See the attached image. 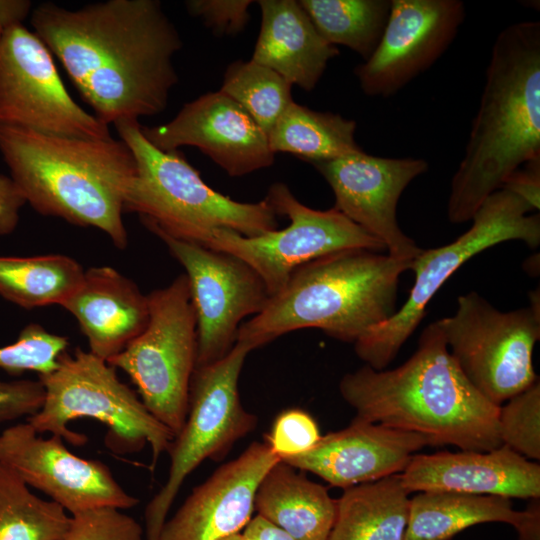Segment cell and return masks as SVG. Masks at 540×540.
<instances>
[{
    "mask_svg": "<svg viewBox=\"0 0 540 540\" xmlns=\"http://www.w3.org/2000/svg\"><path fill=\"white\" fill-rule=\"evenodd\" d=\"M426 446H433L426 436L354 417L346 428L321 436L308 452L282 461L346 489L401 474Z\"/></svg>",
    "mask_w": 540,
    "mask_h": 540,
    "instance_id": "obj_20",
    "label": "cell"
},
{
    "mask_svg": "<svg viewBox=\"0 0 540 540\" xmlns=\"http://www.w3.org/2000/svg\"><path fill=\"white\" fill-rule=\"evenodd\" d=\"M292 85L253 60H236L226 69L220 91L237 102L268 136L293 102Z\"/></svg>",
    "mask_w": 540,
    "mask_h": 540,
    "instance_id": "obj_31",
    "label": "cell"
},
{
    "mask_svg": "<svg viewBox=\"0 0 540 540\" xmlns=\"http://www.w3.org/2000/svg\"><path fill=\"white\" fill-rule=\"evenodd\" d=\"M356 122L292 102L269 132L270 150L291 153L311 164L362 151L355 140Z\"/></svg>",
    "mask_w": 540,
    "mask_h": 540,
    "instance_id": "obj_27",
    "label": "cell"
},
{
    "mask_svg": "<svg viewBox=\"0 0 540 540\" xmlns=\"http://www.w3.org/2000/svg\"><path fill=\"white\" fill-rule=\"evenodd\" d=\"M400 476L410 493L451 491L527 500L540 497V465L505 445L489 451L415 454Z\"/></svg>",
    "mask_w": 540,
    "mask_h": 540,
    "instance_id": "obj_21",
    "label": "cell"
},
{
    "mask_svg": "<svg viewBox=\"0 0 540 540\" xmlns=\"http://www.w3.org/2000/svg\"><path fill=\"white\" fill-rule=\"evenodd\" d=\"M31 25L102 123L165 110L183 44L160 1L106 0L76 10L43 2Z\"/></svg>",
    "mask_w": 540,
    "mask_h": 540,
    "instance_id": "obj_1",
    "label": "cell"
},
{
    "mask_svg": "<svg viewBox=\"0 0 540 540\" xmlns=\"http://www.w3.org/2000/svg\"><path fill=\"white\" fill-rule=\"evenodd\" d=\"M319 34L367 60L384 32L391 0H300Z\"/></svg>",
    "mask_w": 540,
    "mask_h": 540,
    "instance_id": "obj_29",
    "label": "cell"
},
{
    "mask_svg": "<svg viewBox=\"0 0 540 540\" xmlns=\"http://www.w3.org/2000/svg\"><path fill=\"white\" fill-rule=\"evenodd\" d=\"M314 418L304 410L288 409L275 419L267 443L280 460L311 450L321 438Z\"/></svg>",
    "mask_w": 540,
    "mask_h": 540,
    "instance_id": "obj_35",
    "label": "cell"
},
{
    "mask_svg": "<svg viewBox=\"0 0 540 540\" xmlns=\"http://www.w3.org/2000/svg\"><path fill=\"white\" fill-rule=\"evenodd\" d=\"M38 379L45 390L44 402L27 418L37 433H51L72 445H82L87 437L68 425L79 418H92L105 425L104 441L113 453H135L149 444L152 469L162 453H168L175 435L147 410L106 360L77 347L72 353L65 351L57 368Z\"/></svg>",
    "mask_w": 540,
    "mask_h": 540,
    "instance_id": "obj_7",
    "label": "cell"
},
{
    "mask_svg": "<svg viewBox=\"0 0 540 540\" xmlns=\"http://www.w3.org/2000/svg\"><path fill=\"white\" fill-rule=\"evenodd\" d=\"M540 157V22L526 20L496 37L465 152L451 180L447 216L471 220L507 177Z\"/></svg>",
    "mask_w": 540,
    "mask_h": 540,
    "instance_id": "obj_3",
    "label": "cell"
},
{
    "mask_svg": "<svg viewBox=\"0 0 540 540\" xmlns=\"http://www.w3.org/2000/svg\"><path fill=\"white\" fill-rule=\"evenodd\" d=\"M113 125L136 161L124 212L138 214L151 232L199 243L213 229L254 237L278 228L277 215L265 198L255 203L233 200L208 186L178 150L154 147L139 121L124 119Z\"/></svg>",
    "mask_w": 540,
    "mask_h": 540,
    "instance_id": "obj_6",
    "label": "cell"
},
{
    "mask_svg": "<svg viewBox=\"0 0 540 540\" xmlns=\"http://www.w3.org/2000/svg\"><path fill=\"white\" fill-rule=\"evenodd\" d=\"M67 337L47 331L37 323L26 325L17 340L0 347V369L11 375L34 371L38 376L54 371L67 351Z\"/></svg>",
    "mask_w": 540,
    "mask_h": 540,
    "instance_id": "obj_33",
    "label": "cell"
},
{
    "mask_svg": "<svg viewBox=\"0 0 540 540\" xmlns=\"http://www.w3.org/2000/svg\"><path fill=\"white\" fill-rule=\"evenodd\" d=\"M528 501L513 527L518 533V540H540V497Z\"/></svg>",
    "mask_w": 540,
    "mask_h": 540,
    "instance_id": "obj_40",
    "label": "cell"
},
{
    "mask_svg": "<svg viewBox=\"0 0 540 540\" xmlns=\"http://www.w3.org/2000/svg\"><path fill=\"white\" fill-rule=\"evenodd\" d=\"M45 390L36 380H0V423L30 417L43 405Z\"/></svg>",
    "mask_w": 540,
    "mask_h": 540,
    "instance_id": "obj_37",
    "label": "cell"
},
{
    "mask_svg": "<svg viewBox=\"0 0 540 540\" xmlns=\"http://www.w3.org/2000/svg\"><path fill=\"white\" fill-rule=\"evenodd\" d=\"M70 516L64 540H143L141 525L116 507H96Z\"/></svg>",
    "mask_w": 540,
    "mask_h": 540,
    "instance_id": "obj_34",
    "label": "cell"
},
{
    "mask_svg": "<svg viewBox=\"0 0 540 540\" xmlns=\"http://www.w3.org/2000/svg\"><path fill=\"white\" fill-rule=\"evenodd\" d=\"M26 204L24 197L13 182L0 174V234H9L19 222L20 209Z\"/></svg>",
    "mask_w": 540,
    "mask_h": 540,
    "instance_id": "obj_39",
    "label": "cell"
},
{
    "mask_svg": "<svg viewBox=\"0 0 540 540\" xmlns=\"http://www.w3.org/2000/svg\"><path fill=\"white\" fill-rule=\"evenodd\" d=\"M255 509L294 540H328L337 499L326 487L279 460L259 484Z\"/></svg>",
    "mask_w": 540,
    "mask_h": 540,
    "instance_id": "obj_24",
    "label": "cell"
},
{
    "mask_svg": "<svg viewBox=\"0 0 540 540\" xmlns=\"http://www.w3.org/2000/svg\"><path fill=\"white\" fill-rule=\"evenodd\" d=\"M145 329L107 362L124 371L147 410L176 436L188 412L197 324L187 276L147 294Z\"/></svg>",
    "mask_w": 540,
    "mask_h": 540,
    "instance_id": "obj_9",
    "label": "cell"
},
{
    "mask_svg": "<svg viewBox=\"0 0 540 540\" xmlns=\"http://www.w3.org/2000/svg\"><path fill=\"white\" fill-rule=\"evenodd\" d=\"M465 15L460 0H391L375 51L354 70L363 93L387 98L400 91L448 49Z\"/></svg>",
    "mask_w": 540,
    "mask_h": 540,
    "instance_id": "obj_17",
    "label": "cell"
},
{
    "mask_svg": "<svg viewBox=\"0 0 540 540\" xmlns=\"http://www.w3.org/2000/svg\"><path fill=\"white\" fill-rule=\"evenodd\" d=\"M0 153L38 213L97 228L117 248L126 247L124 200L136 161L124 141L47 135L0 123Z\"/></svg>",
    "mask_w": 540,
    "mask_h": 540,
    "instance_id": "obj_4",
    "label": "cell"
},
{
    "mask_svg": "<svg viewBox=\"0 0 540 540\" xmlns=\"http://www.w3.org/2000/svg\"><path fill=\"white\" fill-rule=\"evenodd\" d=\"M224 540H243V537H242V534L241 533H238V534H234Z\"/></svg>",
    "mask_w": 540,
    "mask_h": 540,
    "instance_id": "obj_43",
    "label": "cell"
},
{
    "mask_svg": "<svg viewBox=\"0 0 540 540\" xmlns=\"http://www.w3.org/2000/svg\"><path fill=\"white\" fill-rule=\"evenodd\" d=\"M71 516L0 463V540H64Z\"/></svg>",
    "mask_w": 540,
    "mask_h": 540,
    "instance_id": "obj_30",
    "label": "cell"
},
{
    "mask_svg": "<svg viewBox=\"0 0 540 540\" xmlns=\"http://www.w3.org/2000/svg\"><path fill=\"white\" fill-rule=\"evenodd\" d=\"M84 273L66 255L0 256V295L26 309L61 305L78 289Z\"/></svg>",
    "mask_w": 540,
    "mask_h": 540,
    "instance_id": "obj_28",
    "label": "cell"
},
{
    "mask_svg": "<svg viewBox=\"0 0 540 540\" xmlns=\"http://www.w3.org/2000/svg\"><path fill=\"white\" fill-rule=\"evenodd\" d=\"M522 166L507 177L500 189L521 198L533 211L538 212L540 208V157Z\"/></svg>",
    "mask_w": 540,
    "mask_h": 540,
    "instance_id": "obj_38",
    "label": "cell"
},
{
    "mask_svg": "<svg viewBox=\"0 0 540 540\" xmlns=\"http://www.w3.org/2000/svg\"><path fill=\"white\" fill-rule=\"evenodd\" d=\"M31 8L29 0H0V29L22 25Z\"/></svg>",
    "mask_w": 540,
    "mask_h": 540,
    "instance_id": "obj_42",
    "label": "cell"
},
{
    "mask_svg": "<svg viewBox=\"0 0 540 540\" xmlns=\"http://www.w3.org/2000/svg\"><path fill=\"white\" fill-rule=\"evenodd\" d=\"M145 138L164 152L184 146L200 149L229 176L240 177L274 163L267 135L223 92H208L183 105L162 125L141 126Z\"/></svg>",
    "mask_w": 540,
    "mask_h": 540,
    "instance_id": "obj_18",
    "label": "cell"
},
{
    "mask_svg": "<svg viewBox=\"0 0 540 540\" xmlns=\"http://www.w3.org/2000/svg\"><path fill=\"white\" fill-rule=\"evenodd\" d=\"M412 261L366 249L333 252L297 268L237 340L252 350L292 331L315 328L355 343L397 311L400 276Z\"/></svg>",
    "mask_w": 540,
    "mask_h": 540,
    "instance_id": "obj_5",
    "label": "cell"
},
{
    "mask_svg": "<svg viewBox=\"0 0 540 540\" xmlns=\"http://www.w3.org/2000/svg\"><path fill=\"white\" fill-rule=\"evenodd\" d=\"M61 306L77 320L89 351L106 361L142 333L149 320L147 295L109 266L85 270L82 283Z\"/></svg>",
    "mask_w": 540,
    "mask_h": 540,
    "instance_id": "obj_22",
    "label": "cell"
},
{
    "mask_svg": "<svg viewBox=\"0 0 540 540\" xmlns=\"http://www.w3.org/2000/svg\"><path fill=\"white\" fill-rule=\"evenodd\" d=\"M252 0H188L187 12L200 18L217 36L236 35L243 31L249 20Z\"/></svg>",
    "mask_w": 540,
    "mask_h": 540,
    "instance_id": "obj_36",
    "label": "cell"
},
{
    "mask_svg": "<svg viewBox=\"0 0 540 540\" xmlns=\"http://www.w3.org/2000/svg\"><path fill=\"white\" fill-rule=\"evenodd\" d=\"M519 514L506 497L422 491L410 498L404 540H451L461 531L482 523L514 526Z\"/></svg>",
    "mask_w": 540,
    "mask_h": 540,
    "instance_id": "obj_26",
    "label": "cell"
},
{
    "mask_svg": "<svg viewBox=\"0 0 540 540\" xmlns=\"http://www.w3.org/2000/svg\"><path fill=\"white\" fill-rule=\"evenodd\" d=\"M436 322L464 376L491 403L501 406L538 380L532 353L540 314L530 306L502 312L471 291Z\"/></svg>",
    "mask_w": 540,
    "mask_h": 540,
    "instance_id": "obj_11",
    "label": "cell"
},
{
    "mask_svg": "<svg viewBox=\"0 0 540 540\" xmlns=\"http://www.w3.org/2000/svg\"><path fill=\"white\" fill-rule=\"evenodd\" d=\"M504 189L492 193L474 214L472 226L455 241L421 250L412 260L414 284L400 309L354 343L357 356L375 370H384L397 356L425 316L429 301L466 261L502 242L540 244V215Z\"/></svg>",
    "mask_w": 540,
    "mask_h": 540,
    "instance_id": "obj_8",
    "label": "cell"
},
{
    "mask_svg": "<svg viewBox=\"0 0 540 540\" xmlns=\"http://www.w3.org/2000/svg\"><path fill=\"white\" fill-rule=\"evenodd\" d=\"M241 534L243 540H294L285 531L258 514L252 517Z\"/></svg>",
    "mask_w": 540,
    "mask_h": 540,
    "instance_id": "obj_41",
    "label": "cell"
},
{
    "mask_svg": "<svg viewBox=\"0 0 540 540\" xmlns=\"http://www.w3.org/2000/svg\"><path fill=\"white\" fill-rule=\"evenodd\" d=\"M339 391L355 417L421 434L433 446L489 451L502 445L500 406L464 376L437 322L423 330L402 365L391 370L364 365L341 378Z\"/></svg>",
    "mask_w": 540,
    "mask_h": 540,
    "instance_id": "obj_2",
    "label": "cell"
},
{
    "mask_svg": "<svg viewBox=\"0 0 540 540\" xmlns=\"http://www.w3.org/2000/svg\"><path fill=\"white\" fill-rule=\"evenodd\" d=\"M44 41L23 24L0 29V123L42 134L109 139V126L71 97Z\"/></svg>",
    "mask_w": 540,
    "mask_h": 540,
    "instance_id": "obj_13",
    "label": "cell"
},
{
    "mask_svg": "<svg viewBox=\"0 0 540 540\" xmlns=\"http://www.w3.org/2000/svg\"><path fill=\"white\" fill-rule=\"evenodd\" d=\"M251 351L248 345L236 341L222 359L195 367L187 417L168 451L167 480L145 509L146 540H159L170 507L187 476L205 459L223 456L256 427V417L245 410L238 390L240 373Z\"/></svg>",
    "mask_w": 540,
    "mask_h": 540,
    "instance_id": "obj_10",
    "label": "cell"
},
{
    "mask_svg": "<svg viewBox=\"0 0 540 540\" xmlns=\"http://www.w3.org/2000/svg\"><path fill=\"white\" fill-rule=\"evenodd\" d=\"M498 432L505 445L529 460L540 459V382L501 405Z\"/></svg>",
    "mask_w": 540,
    "mask_h": 540,
    "instance_id": "obj_32",
    "label": "cell"
},
{
    "mask_svg": "<svg viewBox=\"0 0 540 540\" xmlns=\"http://www.w3.org/2000/svg\"><path fill=\"white\" fill-rule=\"evenodd\" d=\"M267 442H254L195 487L162 526L159 540H224L252 519L255 496L268 470L279 461Z\"/></svg>",
    "mask_w": 540,
    "mask_h": 540,
    "instance_id": "obj_19",
    "label": "cell"
},
{
    "mask_svg": "<svg viewBox=\"0 0 540 540\" xmlns=\"http://www.w3.org/2000/svg\"><path fill=\"white\" fill-rule=\"evenodd\" d=\"M184 267L196 315V366L214 363L235 345L248 317L260 313L270 295L260 276L238 257L153 231Z\"/></svg>",
    "mask_w": 540,
    "mask_h": 540,
    "instance_id": "obj_14",
    "label": "cell"
},
{
    "mask_svg": "<svg viewBox=\"0 0 540 540\" xmlns=\"http://www.w3.org/2000/svg\"><path fill=\"white\" fill-rule=\"evenodd\" d=\"M261 25L251 60L292 86L312 91L339 49L317 31L295 0H260Z\"/></svg>",
    "mask_w": 540,
    "mask_h": 540,
    "instance_id": "obj_23",
    "label": "cell"
},
{
    "mask_svg": "<svg viewBox=\"0 0 540 540\" xmlns=\"http://www.w3.org/2000/svg\"><path fill=\"white\" fill-rule=\"evenodd\" d=\"M409 494L400 474L344 489L328 540H404Z\"/></svg>",
    "mask_w": 540,
    "mask_h": 540,
    "instance_id": "obj_25",
    "label": "cell"
},
{
    "mask_svg": "<svg viewBox=\"0 0 540 540\" xmlns=\"http://www.w3.org/2000/svg\"><path fill=\"white\" fill-rule=\"evenodd\" d=\"M0 463L70 515L103 506L125 510L138 504L102 461L77 456L61 437L43 438L28 422L2 431Z\"/></svg>",
    "mask_w": 540,
    "mask_h": 540,
    "instance_id": "obj_15",
    "label": "cell"
},
{
    "mask_svg": "<svg viewBox=\"0 0 540 540\" xmlns=\"http://www.w3.org/2000/svg\"><path fill=\"white\" fill-rule=\"evenodd\" d=\"M331 187L334 209L380 240L388 255L412 261L421 248L400 228L396 212L406 187L428 170L422 158H389L363 150L312 164Z\"/></svg>",
    "mask_w": 540,
    "mask_h": 540,
    "instance_id": "obj_16",
    "label": "cell"
},
{
    "mask_svg": "<svg viewBox=\"0 0 540 540\" xmlns=\"http://www.w3.org/2000/svg\"><path fill=\"white\" fill-rule=\"evenodd\" d=\"M265 199L276 215L289 219L287 227L254 237L213 229L198 244L247 263L263 280L270 297L285 286L297 268L311 260L347 249L386 250L380 240L333 207L316 210L304 205L282 182L272 184Z\"/></svg>",
    "mask_w": 540,
    "mask_h": 540,
    "instance_id": "obj_12",
    "label": "cell"
}]
</instances>
